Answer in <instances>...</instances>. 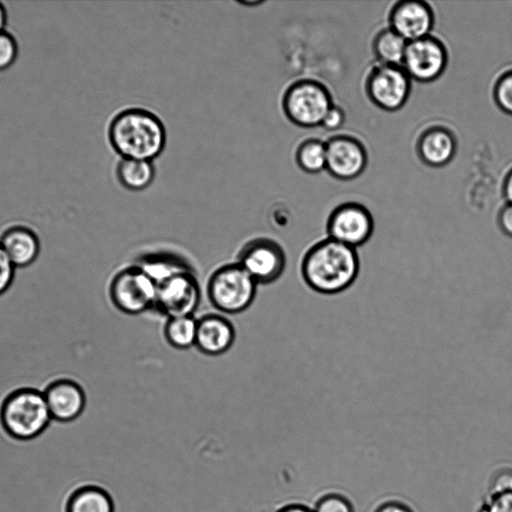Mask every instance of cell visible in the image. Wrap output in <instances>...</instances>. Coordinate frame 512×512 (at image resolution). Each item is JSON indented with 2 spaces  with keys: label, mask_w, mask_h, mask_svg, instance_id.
<instances>
[{
  "label": "cell",
  "mask_w": 512,
  "mask_h": 512,
  "mask_svg": "<svg viewBox=\"0 0 512 512\" xmlns=\"http://www.w3.org/2000/svg\"><path fill=\"white\" fill-rule=\"evenodd\" d=\"M108 141L123 159L153 162L165 149L166 128L150 110L129 107L116 113L107 130Z\"/></svg>",
  "instance_id": "cell-1"
},
{
  "label": "cell",
  "mask_w": 512,
  "mask_h": 512,
  "mask_svg": "<svg viewBox=\"0 0 512 512\" xmlns=\"http://www.w3.org/2000/svg\"><path fill=\"white\" fill-rule=\"evenodd\" d=\"M359 272L355 248L331 238L315 243L305 253L301 274L314 291L335 294L348 288Z\"/></svg>",
  "instance_id": "cell-2"
},
{
  "label": "cell",
  "mask_w": 512,
  "mask_h": 512,
  "mask_svg": "<svg viewBox=\"0 0 512 512\" xmlns=\"http://www.w3.org/2000/svg\"><path fill=\"white\" fill-rule=\"evenodd\" d=\"M0 419L7 433L21 440L40 435L52 421L44 393L30 387L6 395L0 403Z\"/></svg>",
  "instance_id": "cell-3"
},
{
  "label": "cell",
  "mask_w": 512,
  "mask_h": 512,
  "mask_svg": "<svg viewBox=\"0 0 512 512\" xmlns=\"http://www.w3.org/2000/svg\"><path fill=\"white\" fill-rule=\"evenodd\" d=\"M258 284L238 263L217 268L207 283V295L212 306L225 314H238L253 303Z\"/></svg>",
  "instance_id": "cell-4"
},
{
  "label": "cell",
  "mask_w": 512,
  "mask_h": 512,
  "mask_svg": "<svg viewBox=\"0 0 512 512\" xmlns=\"http://www.w3.org/2000/svg\"><path fill=\"white\" fill-rule=\"evenodd\" d=\"M333 106L327 88L318 81L302 79L293 82L282 97V109L287 119L302 128L319 126Z\"/></svg>",
  "instance_id": "cell-5"
},
{
  "label": "cell",
  "mask_w": 512,
  "mask_h": 512,
  "mask_svg": "<svg viewBox=\"0 0 512 512\" xmlns=\"http://www.w3.org/2000/svg\"><path fill=\"white\" fill-rule=\"evenodd\" d=\"M113 305L128 315H138L155 307L157 285L137 265L118 271L109 286Z\"/></svg>",
  "instance_id": "cell-6"
},
{
  "label": "cell",
  "mask_w": 512,
  "mask_h": 512,
  "mask_svg": "<svg viewBox=\"0 0 512 512\" xmlns=\"http://www.w3.org/2000/svg\"><path fill=\"white\" fill-rule=\"evenodd\" d=\"M237 262L258 285L270 284L282 276L286 267V255L275 240L259 237L242 247Z\"/></svg>",
  "instance_id": "cell-7"
},
{
  "label": "cell",
  "mask_w": 512,
  "mask_h": 512,
  "mask_svg": "<svg viewBox=\"0 0 512 512\" xmlns=\"http://www.w3.org/2000/svg\"><path fill=\"white\" fill-rule=\"evenodd\" d=\"M201 290L193 270L176 274L157 286L155 308L168 318L193 315Z\"/></svg>",
  "instance_id": "cell-8"
},
{
  "label": "cell",
  "mask_w": 512,
  "mask_h": 512,
  "mask_svg": "<svg viewBox=\"0 0 512 512\" xmlns=\"http://www.w3.org/2000/svg\"><path fill=\"white\" fill-rule=\"evenodd\" d=\"M410 79L401 66L380 64L368 76V96L374 104L384 110H398L405 104L410 94Z\"/></svg>",
  "instance_id": "cell-9"
},
{
  "label": "cell",
  "mask_w": 512,
  "mask_h": 512,
  "mask_svg": "<svg viewBox=\"0 0 512 512\" xmlns=\"http://www.w3.org/2000/svg\"><path fill=\"white\" fill-rule=\"evenodd\" d=\"M373 228V218L368 209L353 202L335 208L327 221L329 238L352 248L367 242Z\"/></svg>",
  "instance_id": "cell-10"
},
{
  "label": "cell",
  "mask_w": 512,
  "mask_h": 512,
  "mask_svg": "<svg viewBox=\"0 0 512 512\" xmlns=\"http://www.w3.org/2000/svg\"><path fill=\"white\" fill-rule=\"evenodd\" d=\"M447 51L432 36L408 42L402 68L408 76L419 82H432L445 70Z\"/></svg>",
  "instance_id": "cell-11"
},
{
  "label": "cell",
  "mask_w": 512,
  "mask_h": 512,
  "mask_svg": "<svg viewBox=\"0 0 512 512\" xmlns=\"http://www.w3.org/2000/svg\"><path fill=\"white\" fill-rule=\"evenodd\" d=\"M326 170L335 178L350 180L359 176L367 163L363 145L350 136H336L326 142Z\"/></svg>",
  "instance_id": "cell-12"
},
{
  "label": "cell",
  "mask_w": 512,
  "mask_h": 512,
  "mask_svg": "<svg viewBox=\"0 0 512 512\" xmlns=\"http://www.w3.org/2000/svg\"><path fill=\"white\" fill-rule=\"evenodd\" d=\"M43 393L52 419L59 422L77 419L87 407L83 388L72 379H57L51 382Z\"/></svg>",
  "instance_id": "cell-13"
},
{
  "label": "cell",
  "mask_w": 512,
  "mask_h": 512,
  "mask_svg": "<svg viewBox=\"0 0 512 512\" xmlns=\"http://www.w3.org/2000/svg\"><path fill=\"white\" fill-rule=\"evenodd\" d=\"M391 29L407 42L429 36L434 24L431 7L424 1L398 2L390 13Z\"/></svg>",
  "instance_id": "cell-14"
},
{
  "label": "cell",
  "mask_w": 512,
  "mask_h": 512,
  "mask_svg": "<svg viewBox=\"0 0 512 512\" xmlns=\"http://www.w3.org/2000/svg\"><path fill=\"white\" fill-rule=\"evenodd\" d=\"M236 332L233 324L223 315L206 314L197 319L195 347L208 356L226 353L234 344Z\"/></svg>",
  "instance_id": "cell-15"
},
{
  "label": "cell",
  "mask_w": 512,
  "mask_h": 512,
  "mask_svg": "<svg viewBox=\"0 0 512 512\" xmlns=\"http://www.w3.org/2000/svg\"><path fill=\"white\" fill-rule=\"evenodd\" d=\"M0 245L15 267H26L38 257L40 241L36 233L27 226L14 225L0 236Z\"/></svg>",
  "instance_id": "cell-16"
},
{
  "label": "cell",
  "mask_w": 512,
  "mask_h": 512,
  "mask_svg": "<svg viewBox=\"0 0 512 512\" xmlns=\"http://www.w3.org/2000/svg\"><path fill=\"white\" fill-rule=\"evenodd\" d=\"M456 141L450 131L442 127H432L419 138L418 153L430 166H443L454 156Z\"/></svg>",
  "instance_id": "cell-17"
},
{
  "label": "cell",
  "mask_w": 512,
  "mask_h": 512,
  "mask_svg": "<svg viewBox=\"0 0 512 512\" xmlns=\"http://www.w3.org/2000/svg\"><path fill=\"white\" fill-rule=\"evenodd\" d=\"M135 265L140 267L157 286L176 274L193 270L184 259L164 252L145 255Z\"/></svg>",
  "instance_id": "cell-18"
},
{
  "label": "cell",
  "mask_w": 512,
  "mask_h": 512,
  "mask_svg": "<svg viewBox=\"0 0 512 512\" xmlns=\"http://www.w3.org/2000/svg\"><path fill=\"white\" fill-rule=\"evenodd\" d=\"M115 173L122 187L138 192L147 189L152 184L156 169L151 161L121 158L116 166Z\"/></svg>",
  "instance_id": "cell-19"
},
{
  "label": "cell",
  "mask_w": 512,
  "mask_h": 512,
  "mask_svg": "<svg viewBox=\"0 0 512 512\" xmlns=\"http://www.w3.org/2000/svg\"><path fill=\"white\" fill-rule=\"evenodd\" d=\"M68 512H115V504L106 490L89 486L78 490L71 497Z\"/></svg>",
  "instance_id": "cell-20"
},
{
  "label": "cell",
  "mask_w": 512,
  "mask_h": 512,
  "mask_svg": "<svg viewBox=\"0 0 512 512\" xmlns=\"http://www.w3.org/2000/svg\"><path fill=\"white\" fill-rule=\"evenodd\" d=\"M408 42L391 28L381 31L374 41V52L382 65L401 66Z\"/></svg>",
  "instance_id": "cell-21"
},
{
  "label": "cell",
  "mask_w": 512,
  "mask_h": 512,
  "mask_svg": "<svg viewBox=\"0 0 512 512\" xmlns=\"http://www.w3.org/2000/svg\"><path fill=\"white\" fill-rule=\"evenodd\" d=\"M197 319L193 316L168 318L164 326V337L168 344L176 349H188L195 346Z\"/></svg>",
  "instance_id": "cell-22"
},
{
  "label": "cell",
  "mask_w": 512,
  "mask_h": 512,
  "mask_svg": "<svg viewBox=\"0 0 512 512\" xmlns=\"http://www.w3.org/2000/svg\"><path fill=\"white\" fill-rule=\"evenodd\" d=\"M295 160L301 170L307 173H318L326 169V143L319 139H307L299 144Z\"/></svg>",
  "instance_id": "cell-23"
},
{
  "label": "cell",
  "mask_w": 512,
  "mask_h": 512,
  "mask_svg": "<svg viewBox=\"0 0 512 512\" xmlns=\"http://www.w3.org/2000/svg\"><path fill=\"white\" fill-rule=\"evenodd\" d=\"M314 512H354L350 500L339 493H328L320 497L313 506Z\"/></svg>",
  "instance_id": "cell-24"
},
{
  "label": "cell",
  "mask_w": 512,
  "mask_h": 512,
  "mask_svg": "<svg viewBox=\"0 0 512 512\" xmlns=\"http://www.w3.org/2000/svg\"><path fill=\"white\" fill-rule=\"evenodd\" d=\"M494 98L499 108L512 115V71L504 73L496 82Z\"/></svg>",
  "instance_id": "cell-25"
},
{
  "label": "cell",
  "mask_w": 512,
  "mask_h": 512,
  "mask_svg": "<svg viewBox=\"0 0 512 512\" xmlns=\"http://www.w3.org/2000/svg\"><path fill=\"white\" fill-rule=\"evenodd\" d=\"M19 53L16 38L8 31L0 32V72L9 69Z\"/></svg>",
  "instance_id": "cell-26"
},
{
  "label": "cell",
  "mask_w": 512,
  "mask_h": 512,
  "mask_svg": "<svg viewBox=\"0 0 512 512\" xmlns=\"http://www.w3.org/2000/svg\"><path fill=\"white\" fill-rule=\"evenodd\" d=\"M477 512H512V491L488 494Z\"/></svg>",
  "instance_id": "cell-27"
},
{
  "label": "cell",
  "mask_w": 512,
  "mask_h": 512,
  "mask_svg": "<svg viewBox=\"0 0 512 512\" xmlns=\"http://www.w3.org/2000/svg\"><path fill=\"white\" fill-rule=\"evenodd\" d=\"M15 268L16 267L0 245V295L5 293L11 286L14 279Z\"/></svg>",
  "instance_id": "cell-28"
},
{
  "label": "cell",
  "mask_w": 512,
  "mask_h": 512,
  "mask_svg": "<svg viewBox=\"0 0 512 512\" xmlns=\"http://www.w3.org/2000/svg\"><path fill=\"white\" fill-rule=\"evenodd\" d=\"M512 491V469L504 468L494 474L490 483L488 494H497Z\"/></svg>",
  "instance_id": "cell-29"
},
{
  "label": "cell",
  "mask_w": 512,
  "mask_h": 512,
  "mask_svg": "<svg viewBox=\"0 0 512 512\" xmlns=\"http://www.w3.org/2000/svg\"><path fill=\"white\" fill-rule=\"evenodd\" d=\"M344 120V111L340 107L333 105L324 116L321 126L326 130H336L343 125Z\"/></svg>",
  "instance_id": "cell-30"
},
{
  "label": "cell",
  "mask_w": 512,
  "mask_h": 512,
  "mask_svg": "<svg viewBox=\"0 0 512 512\" xmlns=\"http://www.w3.org/2000/svg\"><path fill=\"white\" fill-rule=\"evenodd\" d=\"M498 225L500 230L512 238V204L507 203L498 214Z\"/></svg>",
  "instance_id": "cell-31"
},
{
  "label": "cell",
  "mask_w": 512,
  "mask_h": 512,
  "mask_svg": "<svg viewBox=\"0 0 512 512\" xmlns=\"http://www.w3.org/2000/svg\"><path fill=\"white\" fill-rule=\"evenodd\" d=\"M374 512H414L412 508L397 500H390L380 504Z\"/></svg>",
  "instance_id": "cell-32"
},
{
  "label": "cell",
  "mask_w": 512,
  "mask_h": 512,
  "mask_svg": "<svg viewBox=\"0 0 512 512\" xmlns=\"http://www.w3.org/2000/svg\"><path fill=\"white\" fill-rule=\"evenodd\" d=\"M276 512H314V510L302 503H289L281 506Z\"/></svg>",
  "instance_id": "cell-33"
},
{
  "label": "cell",
  "mask_w": 512,
  "mask_h": 512,
  "mask_svg": "<svg viewBox=\"0 0 512 512\" xmlns=\"http://www.w3.org/2000/svg\"><path fill=\"white\" fill-rule=\"evenodd\" d=\"M503 193L507 203L512 204V169L505 177L503 184Z\"/></svg>",
  "instance_id": "cell-34"
},
{
  "label": "cell",
  "mask_w": 512,
  "mask_h": 512,
  "mask_svg": "<svg viewBox=\"0 0 512 512\" xmlns=\"http://www.w3.org/2000/svg\"><path fill=\"white\" fill-rule=\"evenodd\" d=\"M7 23V10L3 3L0 2V32L5 30Z\"/></svg>",
  "instance_id": "cell-35"
},
{
  "label": "cell",
  "mask_w": 512,
  "mask_h": 512,
  "mask_svg": "<svg viewBox=\"0 0 512 512\" xmlns=\"http://www.w3.org/2000/svg\"><path fill=\"white\" fill-rule=\"evenodd\" d=\"M236 2L246 7H256L265 3L264 0H237Z\"/></svg>",
  "instance_id": "cell-36"
}]
</instances>
